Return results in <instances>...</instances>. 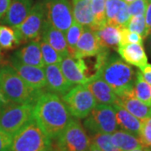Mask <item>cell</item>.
I'll return each instance as SVG.
<instances>
[{
  "mask_svg": "<svg viewBox=\"0 0 151 151\" xmlns=\"http://www.w3.org/2000/svg\"><path fill=\"white\" fill-rule=\"evenodd\" d=\"M112 141L122 151H131L143 148L139 138L124 130H116L111 134Z\"/></svg>",
  "mask_w": 151,
  "mask_h": 151,
  "instance_id": "24",
  "label": "cell"
},
{
  "mask_svg": "<svg viewBox=\"0 0 151 151\" xmlns=\"http://www.w3.org/2000/svg\"><path fill=\"white\" fill-rule=\"evenodd\" d=\"M0 91L7 103L35 105L43 91L30 86L11 65L0 68Z\"/></svg>",
  "mask_w": 151,
  "mask_h": 151,
  "instance_id": "2",
  "label": "cell"
},
{
  "mask_svg": "<svg viewBox=\"0 0 151 151\" xmlns=\"http://www.w3.org/2000/svg\"><path fill=\"white\" fill-rule=\"evenodd\" d=\"M0 60H1V58H0Z\"/></svg>",
  "mask_w": 151,
  "mask_h": 151,
  "instance_id": "48",
  "label": "cell"
},
{
  "mask_svg": "<svg viewBox=\"0 0 151 151\" xmlns=\"http://www.w3.org/2000/svg\"><path fill=\"white\" fill-rule=\"evenodd\" d=\"M0 51H1V50H0Z\"/></svg>",
  "mask_w": 151,
  "mask_h": 151,
  "instance_id": "47",
  "label": "cell"
},
{
  "mask_svg": "<svg viewBox=\"0 0 151 151\" xmlns=\"http://www.w3.org/2000/svg\"><path fill=\"white\" fill-rule=\"evenodd\" d=\"M45 16L54 27L65 33L74 21L69 0H45Z\"/></svg>",
  "mask_w": 151,
  "mask_h": 151,
  "instance_id": "10",
  "label": "cell"
},
{
  "mask_svg": "<svg viewBox=\"0 0 151 151\" xmlns=\"http://www.w3.org/2000/svg\"><path fill=\"white\" fill-rule=\"evenodd\" d=\"M11 58L16 60L24 65L38 66L41 68L45 67L40 50V39L31 40L29 43L17 50L11 56Z\"/></svg>",
  "mask_w": 151,
  "mask_h": 151,
  "instance_id": "18",
  "label": "cell"
},
{
  "mask_svg": "<svg viewBox=\"0 0 151 151\" xmlns=\"http://www.w3.org/2000/svg\"><path fill=\"white\" fill-rule=\"evenodd\" d=\"M102 46L99 44L97 32L92 29L83 27V31L75 50V57L84 58L97 55Z\"/></svg>",
  "mask_w": 151,
  "mask_h": 151,
  "instance_id": "15",
  "label": "cell"
},
{
  "mask_svg": "<svg viewBox=\"0 0 151 151\" xmlns=\"http://www.w3.org/2000/svg\"><path fill=\"white\" fill-rule=\"evenodd\" d=\"M51 139L33 119L13 136L11 151H52Z\"/></svg>",
  "mask_w": 151,
  "mask_h": 151,
  "instance_id": "4",
  "label": "cell"
},
{
  "mask_svg": "<svg viewBox=\"0 0 151 151\" xmlns=\"http://www.w3.org/2000/svg\"><path fill=\"white\" fill-rule=\"evenodd\" d=\"M146 39H147V42H146V44H147V49H148V51H149L150 55H151V33Z\"/></svg>",
  "mask_w": 151,
  "mask_h": 151,
  "instance_id": "41",
  "label": "cell"
},
{
  "mask_svg": "<svg viewBox=\"0 0 151 151\" xmlns=\"http://www.w3.org/2000/svg\"><path fill=\"white\" fill-rule=\"evenodd\" d=\"M32 7L33 0H11L2 23L9 27H16L27 18Z\"/></svg>",
  "mask_w": 151,
  "mask_h": 151,
  "instance_id": "17",
  "label": "cell"
},
{
  "mask_svg": "<svg viewBox=\"0 0 151 151\" xmlns=\"http://www.w3.org/2000/svg\"><path fill=\"white\" fill-rule=\"evenodd\" d=\"M40 37L52 46L62 56V58L70 55L65 33L54 27L47 19L44 22Z\"/></svg>",
  "mask_w": 151,
  "mask_h": 151,
  "instance_id": "16",
  "label": "cell"
},
{
  "mask_svg": "<svg viewBox=\"0 0 151 151\" xmlns=\"http://www.w3.org/2000/svg\"><path fill=\"white\" fill-rule=\"evenodd\" d=\"M72 13L74 20L80 24L82 27L93 29V14L88 1L72 0Z\"/></svg>",
  "mask_w": 151,
  "mask_h": 151,
  "instance_id": "23",
  "label": "cell"
},
{
  "mask_svg": "<svg viewBox=\"0 0 151 151\" xmlns=\"http://www.w3.org/2000/svg\"><path fill=\"white\" fill-rule=\"evenodd\" d=\"M122 29L123 28L105 24L97 29L96 32L100 45L108 49L118 48L122 37Z\"/></svg>",
  "mask_w": 151,
  "mask_h": 151,
  "instance_id": "22",
  "label": "cell"
},
{
  "mask_svg": "<svg viewBox=\"0 0 151 151\" xmlns=\"http://www.w3.org/2000/svg\"><path fill=\"white\" fill-rule=\"evenodd\" d=\"M85 85L92 93L97 104L113 105L118 102V96L97 72L89 77V80Z\"/></svg>",
  "mask_w": 151,
  "mask_h": 151,
  "instance_id": "13",
  "label": "cell"
},
{
  "mask_svg": "<svg viewBox=\"0 0 151 151\" xmlns=\"http://www.w3.org/2000/svg\"><path fill=\"white\" fill-rule=\"evenodd\" d=\"M82 31H83V27L80 24H78L77 22L74 20L72 24L70 25V27L65 33V40H66L68 49L70 51V55L71 56H74L76 46L81 37Z\"/></svg>",
  "mask_w": 151,
  "mask_h": 151,
  "instance_id": "29",
  "label": "cell"
},
{
  "mask_svg": "<svg viewBox=\"0 0 151 151\" xmlns=\"http://www.w3.org/2000/svg\"><path fill=\"white\" fill-rule=\"evenodd\" d=\"M86 1H88V2H90V1H91V0H86Z\"/></svg>",
  "mask_w": 151,
  "mask_h": 151,
  "instance_id": "46",
  "label": "cell"
},
{
  "mask_svg": "<svg viewBox=\"0 0 151 151\" xmlns=\"http://www.w3.org/2000/svg\"><path fill=\"white\" fill-rule=\"evenodd\" d=\"M129 5L123 0H107L106 1V24L112 25L119 12L125 6Z\"/></svg>",
  "mask_w": 151,
  "mask_h": 151,
  "instance_id": "32",
  "label": "cell"
},
{
  "mask_svg": "<svg viewBox=\"0 0 151 151\" xmlns=\"http://www.w3.org/2000/svg\"><path fill=\"white\" fill-rule=\"evenodd\" d=\"M10 65L30 86L37 90L46 87V78L45 69L38 66L24 65L16 60L11 58Z\"/></svg>",
  "mask_w": 151,
  "mask_h": 151,
  "instance_id": "12",
  "label": "cell"
},
{
  "mask_svg": "<svg viewBox=\"0 0 151 151\" xmlns=\"http://www.w3.org/2000/svg\"><path fill=\"white\" fill-rule=\"evenodd\" d=\"M145 19L147 31L150 35V34L151 33V0H147V8L145 14Z\"/></svg>",
  "mask_w": 151,
  "mask_h": 151,
  "instance_id": "37",
  "label": "cell"
},
{
  "mask_svg": "<svg viewBox=\"0 0 151 151\" xmlns=\"http://www.w3.org/2000/svg\"><path fill=\"white\" fill-rule=\"evenodd\" d=\"M117 51L124 62L131 65L141 67L148 64V57L143 44H127L119 45Z\"/></svg>",
  "mask_w": 151,
  "mask_h": 151,
  "instance_id": "19",
  "label": "cell"
},
{
  "mask_svg": "<svg viewBox=\"0 0 151 151\" xmlns=\"http://www.w3.org/2000/svg\"><path fill=\"white\" fill-rule=\"evenodd\" d=\"M126 28L132 32L139 34L144 39H146L149 36L147 28H146L145 15L131 16Z\"/></svg>",
  "mask_w": 151,
  "mask_h": 151,
  "instance_id": "31",
  "label": "cell"
},
{
  "mask_svg": "<svg viewBox=\"0 0 151 151\" xmlns=\"http://www.w3.org/2000/svg\"><path fill=\"white\" fill-rule=\"evenodd\" d=\"M83 124L92 134H112L119 129L115 111L112 105L97 104L88 116L85 118Z\"/></svg>",
  "mask_w": 151,
  "mask_h": 151,
  "instance_id": "6",
  "label": "cell"
},
{
  "mask_svg": "<svg viewBox=\"0 0 151 151\" xmlns=\"http://www.w3.org/2000/svg\"><path fill=\"white\" fill-rule=\"evenodd\" d=\"M56 139V145L62 151H88L92 144L77 119H72Z\"/></svg>",
  "mask_w": 151,
  "mask_h": 151,
  "instance_id": "8",
  "label": "cell"
},
{
  "mask_svg": "<svg viewBox=\"0 0 151 151\" xmlns=\"http://www.w3.org/2000/svg\"><path fill=\"white\" fill-rule=\"evenodd\" d=\"M32 104L7 103L0 113V129L14 135L33 119Z\"/></svg>",
  "mask_w": 151,
  "mask_h": 151,
  "instance_id": "5",
  "label": "cell"
},
{
  "mask_svg": "<svg viewBox=\"0 0 151 151\" xmlns=\"http://www.w3.org/2000/svg\"><path fill=\"white\" fill-rule=\"evenodd\" d=\"M144 38L139 34L132 32L127 28L122 29V37L119 45H124L127 44H143Z\"/></svg>",
  "mask_w": 151,
  "mask_h": 151,
  "instance_id": "34",
  "label": "cell"
},
{
  "mask_svg": "<svg viewBox=\"0 0 151 151\" xmlns=\"http://www.w3.org/2000/svg\"><path fill=\"white\" fill-rule=\"evenodd\" d=\"M116 114V120L119 128L139 137L141 128V120L127 111L119 103L112 105Z\"/></svg>",
  "mask_w": 151,
  "mask_h": 151,
  "instance_id": "20",
  "label": "cell"
},
{
  "mask_svg": "<svg viewBox=\"0 0 151 151\" xmlns=\"http://www.w3.org/2000/svg\"><path fill=\"white\" fill-rule=\"evenodd\" d=\"M96 72L108 83L118 97L133 93L136 73L131 65L118 56L110 55L103 67Z\"/></svg>",
  "mask_w": 151,
  "mask_h": 151,
  "instance_id": "3",
  "label": "cell"
},
{
  "mask_svg": "<svg viewBox=\"0 0 151 151\" xmlns=\"http://www.w3.org/2000/svg\"><path fill=\"white\" fill-rule=\"evenodd\" d=\"M141 75L144 80L151 85V64H146L145 66L140 68Z\"/></svg>",
  "mask_w": 151,
  "mask_h": 151,
  "instance_id": "38",
  "label": "cell"
},
{
  "mask_svg": "<svg viewBox=\"0 0 151 151\" xmlns=\"http://www.w3.org/2000/svg\"><path fill=\"white\" fill-rule=\"evenodd\" d=\"M117 103L140 120L151 117V107L142 103L133 93L119 97Z\"/></svg>",
  "mask_w": 151,
  "mask_h": 151,
  "instance_id": "21",
  "label": "cell"
},
{
  "mask_svg": "<svg viewBox=\"0 0 151 151\" xmlns=\"http://www.w3.org/2000/svg\"><path fill=\"white\" fill-rule=\"evenodd\" d=\"M124 2H125L127 4H131V3H133L134 1H135V0H123Z\"/></svg>",
  "mask_w": 151,
  "mask_h": 151,
  "instance_id": "45",
  "label": "cell"
},
{
  "mask_svg": "<svg viewBox=\"0 0 151 151\" xmlns=\"http://www.w3.org/2000/svg\"><path fill=\"white\" fill-rule=\"evenodd\" d=\"M45 7L44 3H37L33 5L27 18L19 25L13 29L16 33L20 44L31 41L40 38L41 30L45 22Z\"/></svg>",
  "mask_w": 151,
  "mask_h": 151,
  "instance_id": "9",
  "label": "cell"
},
{
  "mask_svg": "<svg viewBox=\"0 0 151 151\" xmlns=\"http://www.w3.org/2000/svg\"><path fill=\"white\" fill-rule=\"evenodd\" d=\"M13 136L0 129V151H10Z\"/></svg>",
  "mask_w": 151,
  "mask_h": 151,
  "instance_id": "36",
  "label": "cell"
},
{
  "mask_svg": "<svg viewBox=\"0 0 151 151\" xmlns=\"http://www.w3.org/2000/svg\"><path fill=\"white\" fill-rule=\"evenodd\" d=\"M20 45L14 29L7 25H0V48L11 50Z\"/></svg>",
  "mask_w": 151,
  "mask_h": 151,
  "instance_id": "27",
  "label": "cell"
},
{
  "mask_svg": "<svg viewBox=\"0 0 151 151\" xmlns=\"http://www.w3.org/2000/svg\"><path fill=\"white\" fill-rule=\"evenodd\" d=\"M72 117L85 119L97 105L95 97L85 84H79L72 87L62 97Z\"/></svg>",
  "mask_w": 151,
  "mask_h": 151,
  "instance_id": "7",
  "label": "cell"
},
{
  "mask_svg": "<svg viewBox=\"0 0 151 151\" xmlns=\"http://www.w3.org/2000/svg\"><path fill=\"white\" fill-rule=\"evenodd\" d=\"M40 50L42 55V60L45 65H59L62 60V56L50 46L46 41L41 39L40 40Z\"/></svg>",
  "mask_w": 151,
  "mask_h": 151,
  "instance_id": "28",
  "label": "cell"
},
{
  "mask_svg": "<svg viewBox=\"0 0 151 151\" xmlns=\"http://www.w3.org/2000/svg\"><path fill=\"white\" fill-rule=\"evenodd\" d=\"M139 138L144 147H151V117L141 120V128Z\"/></svg>",
  "mask_w": 151,
  "mask_h": 151,
  "instance_id": "33",
  "label": "cell"
},
{
  "mask_svg": "<svg viewBox=\"0 0 151 151\" xmlns=\"http://www.w3.org/2000/svg\"><path fill=\"white\" fill-rule=\"evenodd\" d=\"M33 119L51 139H56L73 119L60 96L43 92L33 107Z\"/></svg>",
  "mask_w": 151,
  "mask_h": 151,
  "instance_id": "1",
  "label": "cell"
},
{
  "mask_svg": "<svg viewBox=\"0 0 151 151\" xmlns=\"http://www.w3.org/2000/svg\"><path fill=\"white\" fill-rule=\"evenodd\" d=\"M88 151H102L98 147L95 145L94 144H92L91 145V147H90V149H89V150Z\"/></svg>",
  "mask_w": 151,
  "mask_h": 151,
  "instance_id": "42",
  "label": "cell"
},
{
  "mask_svg": "<svg viewBox=\"0 0 151 151\" xmlns=\"http://www.w3.org/2000/svg\"><path fill=\"white\" fill-rule=\"evenodd\" d=\"M92 144L102 151H122L114 145L110 134H94L92 135Z\"/></svg>",
  "mask_w": 151,
  "mask_h": 151,
  "instance_id": "30",
  "label": "cell"
},
{
  "mask_svg": "<svg viewBox=\"0 0 151 151\" xmlns=\"http://www.w3.org/2000/svg\"><path fill=\"white\" fill-rule=\"evenodd\" d=\"M10 3L11 0H0V19L6 14Z\"/></svg>",
  "mask_w": 151,
  "mask_h": 151,
  "instance_id": "39",
  "label": "cell"
},
{
  "mask_svg": "<svg viewBox=\"0 0 151 151\" xmlns=\"http://www.w3.org/2000/svg\"><path fill=\"white\" fill-rule=\"evenodd\" d=\"M44 69L46 78V88L50 92L63 97L74 86L65 79L59 65H45Z\"/></svg>",
  "mask_w": 151,
  "mask_h": 151,
  "instance_id": "14",
  "label": "cell"
},
{
  "mask_svg": "<svg viewBox=\"0 0 151 151\" xmlns=\"http://www.w3.org/2000/svg\"><path fill=\"white\" fill-rule=\"evenodd\" d=\"M147 8V0H135L129 4L130 17L135 15H145Z\"/></svg>",
  "mask_w": 151,
  "mask_h": 151,
  "instance_id": "35",
  "label": "cell"
},
{
  "mask_svg": "<svg viewBox=\"0 0 151 151\" xmlns=\"http://www.w3.org/2000/svg\"><path fill=\"white\" fill-rule=\"evenodd\" d=\"M10 151H11V150H10Z\"/></svg>",
  "mask_w": 151,
  "mask_h": 151,
  "instance_id": "49",
  "label": "cell"
},
{
  "mask_svg": "<svg viewBox=\"0 0 151 151\" xmlns=\"http://www.w3.org/2000/svg\"><path fill=\"white\" fill-rule=\"evenodd\" d=\"M7 103H8L6 102L5 99L4 98L3 95H2V93H1V91H0V113H1L2 109L4 108V106H5Z\"/></svg>",
  "mask_w": 151,
  "mask_h": 151,
  "instance_id": "40",
  "label": "cell"
},
{
  "mask_svg": "<svg viewBox=\"0 0 151 151\" xmlns=\"http://www.w3.org/2000/svg\"><path fill=\"white\" fill-rule=\"evenodd\" d=\"M133 95L142 103L151 107V85L144 80L140 71L136 72Z\"/></svg>",
  "mask_w": 151,
  "mask_h": 151,
  "instance_id": "25",
  "label": "cell"
},
{
  "mask_svg": "<svg viewBox=\"0 0 151 151\" xmlns=\"http://www.w3.org/2000/svg\"><path fill=\"white\" fill-rule=\"evenodd\" d=\"M106 1L107 0H91V9L93 14V30L97 31L106 24Z\"/></svg>",
  "mask_w": 151,
  "mask_h": 151,
  "instance_id": "26",
  "label": "cell"
},
{
  "mask_svg": "<svg viewBox=\"0 0 151 151\" xmlns=\"http://www.w3.org/2000/svg\"><path fill=\"white\" fill-rule=\"evenodd\" d=\"M59 65L65 79L73 86L86 84L89 80L86 76L88 69L83 58L69 55L62 58Z\"/></svg>",
  "mask_w": 151,
  "mask_h": 151,
  "instance_id": "11",
  "label": "cell"
},
{
  "mask_svg": "<svg viewBox=\"0 0 151 151\" xmlns=\"http://www.w3.org/2000/svg\"><path fill=\"white\" fill-rule=\"evenodd\" d=\"M131 151H151L149 148H146V147H143V148H139V149H136V150H133Z\"/></svg>",
  "mask_w": 151,
  "mask_h": 151,
  "instance_id": "43",
  "label": "cell"
},
{
  "mask_svg": "<svg viewBox=\"0 0 151 151\" xmlns=\"http://www.w3.org/2000/svg\"><path fill=\"white\" fill-rule=\"evenodd\" d=\"M52 151H62V150H60L59 148H58V146L55 145H53V150Z\"/></svg>",
  "mask_w": 151,
  "mask_h": 151,
  "instance_id": "44",
  "label": "cell"
}]
</instances>
